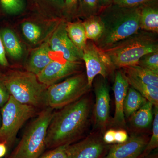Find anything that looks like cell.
Instances as JSON below:
<instances>
[{"mask_svg":"<svg viewBox=\"0 0 158 158\" xmlns=\"http://www.w3.org/2000/svg\"><path fill=\"white\" fill-rule=\"evenodd\" d=\"M90 102L81 98L54 112L46 136V147L55 148L71 144L85 131L89 120Z\"/></svg>","mask_w":158,"mask_h":158,"instance_id":"cell-1","label":"cell"},{"mask_svg":"<svg viewBox=\"0 0 158 158\" xmlns=\"http://www.w3.org/2000/svg\"><path fill=\"white\" fill-rule=\"evenodd\" d=\"M141 6L124 8L112 4L102 9L98 15L103 32L95 44L104 50L138 32Z\"/></svg>","mask_w":158,"mask_h":158,"instance_id":"cell-2","label":"cell"},{"mask_svg":"<svg viewBox=\"0 0 158 158\" xmlns=\"http://www.w3.org/2000/svg\"><path fill=\"white\" fill-rule=\"evenodd\" d=\"M158 34L138 31L131 36L102 50L115 68L138 65L141 57L158 52Z\"/></svg>","mask_w":158,"mask_h":158,"instance_id":"cell-3","label":"cell"},{"mask_svg":"<svg viewBox=\"0 0 158 158\" xmlns=\"http://www.w3.org/2000/svg\"><path fill=\"white\" fill-rule=\"evenodd\" d=\"M54 109L44 108L31 122L9 158H39L46 147V136Z\"/></svg>","mask_w":158,"mask_h":158,"instance_id":"cell-4","label":"cell"},{"mask_svg":"<svg viewBox=\"0 0 158 158\" xmlns=\"http://www.w3.org/2000/svg\"><path fill=\"white\" fill-rule=\"evenodd\" d=\"M3 83L12 98L23 104L34 107H46L48 87L39 81L36 75L29 72H14L7 76Z\"/></svg>","mask_w":158,"mask_h":158,"instance_id":"cell-5","label":"cell"},{"mask_svg":"<svg viewBox=\"0 0 158 158\" xmlns=\"http://www.w3.org/2000/svg\"><path fill=\"white\" fill-rule=\"evenodd\" d=\"M36 109L19 102L10 95L1 109L0 143H5L7 147L11 146L23 125L35 116Z\"/></svg>","mask_w":158,"mask_h":158,"instance_id":"cell-6","label":"cell"},{"mask_svg":"<svg viewBox=\"0 0 158 158\" xmlns=\"http://www.w3.org/2000/svg\"><path fill=\"white\" fill-rule=\"evenodd\" d=\"M90 88L86 74L81 73L48 87L46 93V107L59 109L81 98Z\"/></svg>","mask_w":158,"mask_h":158,"instance_id":"cell-7","label":"cell"},{"mask_svg":"<svg viewBox=\"0 0 158 158\" xmlns=\"http://www.w3.org/2000/svg\"><path fill=\"white\" fill-rule=\"evenodd\" d=\"M82 60L85 62L88 85L90 88L97 76L106 79L115 69L109 57L91 40L87 41L83 50Z\"/></svg>","mask_w":158,"mask_h":158,"instance_id":"cell-8","label":"cell"},{"mask_svg":"<svg viewBox=\"0 0 158 158\" xmlns=\"http://www.w3.org/2000/svg\"><path fill=\"white\" fill-rule=\"evenodd\" d=\"M51 50L61 54L65 61L79 62L82 60L83 52L74 45L66 30V23H61L54 32L50 40Z\"/></svg>","mask_w":158,"mask_h":158,"instance_id":"cell-9","label":"cell"},{"mask_svg":"<svg viewBox=\"0 0 158 158\" xmlns=\"http://www.w3.org/2000/svg\"><path fill=\"white\" fill-rule=\"evenodd\" d=\"M100 136L92 135L69 144L67 158H102L106 145Z\"/></svg>","mask_w":158,"mask_h":158,"instance_id":"cell-10","label":"cell"},{"mask_svg":"<svg viewBox=\"0 0 158 158\" xmlns=\"http://www.w3.org/2000/svg\"><path fill=\"white\" fill-rule=\"evenodd\" d=\"M80 62H71L53 60L37 76L39 81L49 87L57 81L79 71Z\"/></svg>","mask_w":158,"mask_h":158,"instance_id":"cell-11","label":"cell"},{"mask_svg":"<svg viewBox=\"0 0 158 158\" xmlns=\"http://www.w3.org/2000/svg\"><path fill=\"white\" fill-rule=\"evenodd\" d=\"M95 93L94 124L97 128L103 129L110 117V90L106 81L102 80L95 84Z\"/></svg>","mask_w":158,"mask_h":158,"instance_id":"cell-12","label":"cell"},{"mask_svg":"<svg viewBox=\"0 0 158 158\" xmlns=\"http://www.w3.org/2000/svg\"><path fill=\"white\" fill-rule=\"evenodd\" d=\"M148 142L144 137L133 135L124 143L111 146L102 158H138L143 152Z\"/></svg>","mask_w":158,"mask_h":158,"instance_id":"cell-13","label":"cell"},{"mask_svg":"<svg viewBox=\"0 0 158 158\" xmlns=\"http://www.w3.org/2000/svg\"><path fill=\"white\" fill-rule=\"evenodd\" d=\"M129 85L123 70H118L115 73V80L113 85L115 102V113L114 123L119 126H124L125 118L123 113V104Z\"/></svg>","mask_w":158,"mask_h":158,"instance_id":"cell-14","label":"cell"},{"mask_svg":"<svg viewBox=\"0 0 158 158\" xmlns=\"http://www.w3.org/2000/svg\"><path fill=\"white\" fill-rule=\"evenodd\" d=\"M139 27L143 31L158 33V9L156 2L141 6Z\"/></svg>","mask_w":158,"mask_h":158,"instance_id":"cell-15","label":"cell"},{"mask_svg":"<svg viewBox=\"0 0 158 158\" xmlns=\"http://www.w3.org/2000/svg\"><path fill=\"white\" fill-rule=\"evenodd\" d=\"M50 49L48 44L44 43L34 52L27 67L29 72L37 76L52 61Z\"/></svg>","mask_w":158,"mask_h":158,"instance_id":"cell-16","label":"cell"},{"mask_svg":"<svg viewBox=\"0 0 158 158\" xmlns=\"http://www.w3.org/2000/svg\"><path fill=\"white\" fill-rule=\"evenodd\" d=\"M124 74L129 85L152 103L155 107L158 108V87L148 85L135 77Z\"/></svg>","mask_w":158,"mask_h":158,"instance_id":"cell-17","label":"cell"},{"mask_svg":"<svg viewBox=\"0 0 158 158\" xmlns=\"http://www.w3.org/2000/svg\"><path fill=\"white\" fill-rule=\"evenodd\" d=\"M145 98L132 87H129L123 104L125 117L129 118L147 102Z\"/></svg>","mask_w":158,"mask_h":158,"instance_id":"cell-18","label":"cell"},{"mask_svg":"<svg viewBox=\"0 0 158 158\" xmlns=\"http://www.w3.org/2000/svg\"><path fill=\"white\" fill-rule=\"evenodd\" d=\"M66 30L69 37L74 45L83 52L88 41L83 23H66Z\"/></svg>","mask_w":158,"mask_h":158,"instance_id":"cell-19","label":"cell"},{"mask_svg":"<svg viewBox=\"0 0 158 158\" xmlns=\"http://www.w3.org/2000/svg\"><path fill=\"white\" fill-rule=\"evenodd\" d=\"M153 105L147 101L131 116L133 126L138 129H144L149 127L152 122V107Z\"/></svg>","mask_w":158,"mask_h":158,"instance_id":"cell-20","label":"cell"},{"mask_svg":"<svg viewBox=\"0 0 158 158\" xmlns=\"http://www.w3.org/2000/svg\"><path fill=\"white\" fill-rule=\"evenodd\" d=\"M125 73L135 77L148 85L158 87V73L139 65L123 68Z\"/></svg>","mask_w":158,"mask_h":158,"instance_id":"cell-21","label":"cell"},{"mask_svg":"<svg viewBox=\"0 0 158 158\" xmlns=\"http://www.w3.org/2000/svg\"><path fill=\"white\" fill-rule=\"evenodd\" d=\"M2 39L4 47L11 57L18 59L23 54V49L17 37L9 29L4 30L2 33Z\"/></svg>","mask_w":158,"mask_h":158,"instance_id":"cell-22","label":"cell"},{"mask_svg":"<svg viewBox=\"0 0 158 158\" xmlns=\"http://www.w3.org/2000/svg\"><path fill=\"white\" fill-rule=\"evenodd\" d=\"M87 39L95 42L101 37L104 27L98 15L87 19L83 22Z\"/></svg>","mask_w":158,"mask_h":158,"instance_id":"cell-23","label":"cell"},{"mask_svg":"<svg viewBox=\"0 0 158 158\" xmlns=\"http://www.w3.org/2000/svg\"><path fill=\"white\" fill-rule=\"evenodd\" d=\"M155 108L153 121L152 133L150 141L148 142L146 147L141 156L144 158L148 156L154 149L158 146V108Z\"/></svg>","mask_w":158,"mask_h":158,"instance_id":"cell-24","label":"cell"},{"mask_svg":"<svg viewBox=\"0 0 158 158\" xmlns=\"http://www.w3.org/2000/svg\"><path fill=\"white\" fill-rule=\"evenodd\" d=\"M81 13L87 19L98 15L101 11L99 0H79Z\"/></svg>","mask_w":158,"mask_h":158,"instance_id":"cell-25","label":"cell"},{"mask_svg":"<svg viewBox=\"0 0 158 158\" xmlns=\"http://www.w3.org/2000/svg\"><path fill=\"white\" fill-rule=\"evenodd\" d=\"M138 65L158 73V52L144 55L139 60Z\"/></svg>","mask_w":158,"mask_h":158,"instance_id":"cell-26","label":"cell"},{"mask_svg":"<svg viewBox=\"0 0 158 158\" xmlns=\"http://www.w3.org/2000/svg\"><path fill=\"white\" fill-rule=\"evenodd\" d=\"M22 30L25 37L31 42H37L41 35L40 28L33 23H24L22 26Z\"/></svg>","mask_w":158,"mask_h":158,"instance_id":"cell-27","label":"cell"},{"mask_svg":"<svg viewBox=\"0 0 158 158\" xmlns=\"http://www.w3.org/2000/svg\"><path fill=\"white\" fill-rule=\"evenodd\" d=\"M3 9L9 14H16L22 11L24 4L23 0H0Z\"/></svg>","mask_w":158,"mask_h":158,"instance_id":"cell-28","label":"cell"},{"mask_svg":"<svg viewBox=\"0 0 158 158\" xmlns=\"http://www.w3.org/2000/svg\"><path fill=\"white\" fill-rule=\"evenodd\" d=\"M69 144H64L55 148L39 158H67Z\"/></svg>","mask_w":158,"mask_h":158,"instance_id":"cell-29","label":"cell"},{"mask_svg":"<svg viewBox=\"0 0 158 158\" xmlns=\"http://www.w3.org/2000/svg\"><path fill=\"white\" fill-rule=\"evenodd\" d=\"M157 0H113L112 4L124 8H134L156 2Z\"/></svg>","mask_w":158,"mask_h":158,"instance_id":"cell-30","label":"cell"},{"mask_svg":"<svg viewBox=\"0 0 158 158\" xmlns=\"http://www.w3.org/2000/svg\"><path fill=\"white\" fill-rule=\"evenodd\" d=\"M129 136L125 131L123 130H119L116 131L115 134V143L121 144L124 143L127 141Z\"/></svg>","mask_w":158,"mask_h":158,"instance_id":"cell-31","label":"cell"},{"mask_svg":"<svg viewBox=\"0 0 158 158\" xmlns=\"http://www.w3.org/2000/svg\"><path fill=\"white\" fill-rule=\"evenodd\" d=\"M10 94L5 85H0V110L8 101Z\"/></svg>","mask_w":158,"mask_h":158,"instance_id":"cell-32","label":"cell"},{"mask_svg":"<svg viewBox=\"0 0 158 158\" xmlns=\"http://www.w3.org/2000/svg\"><path fill=\"white\" fill-rule=\"evenodd\" d=\"M116 131L115 130L110 129L105 133L102 139L106 144H111L115 143Z\"/></svg>","mask_w":158,"mask_h":158,"instance_id":"cell-33","label":"cell"},{"mask_svg":"<svg viewBox=\"0 0 158 158\" xmlns=\"http://www.w3.org/2000/svg\"><path fill=\"white\" fill-rule=\"evenodd\" d=\"M0 65L5 66L8 65V62L6 57V52H5V47L1 37H0Z\"/></svg>","mask_w":158,"mask_h":158,"instance_id":"cell-34","label":"cell"},{"mask_svg":"<svg viewBox=\"0 0 158 158\" xmlns=\"http://www.w3.org/2000/svg\"><path fill=\"white\" fill-rule=\"evenodd\" d=\"M78 2L79 0H65V8L68 11H72L76 9Z\"/></svg>","mask_w":158,"mask_h":158,"instance_id":"cell-35","label":"cell"},{"mask_svg":"<svg viewBox=\"0 0 158 158\" xmlns=\"http://www.w3.org/2000/svg\"><path fill=\"white\" fill-rule=\"evenodd\" d=\"M113 0H99L100 6L101 10L113 3Z\"/></svg>","mask_w":158,"mask_h":158,"instance_id":"cell-36","label":"cell"},{"mask_svg":"<svg viewBox=\"0 0 158 158\" xmlns=\"http://www.w3.org/2000/svg\"><path fill=\"white\" fill-rule=\"evenodd\" d=\"M7 151V147L4 143H0V158L5 156Z\"/></svg>","mask_w":158,"mask_h":158,"instance_id":"cell-37","label":"cell"},{"mask_svg":"<svg viewBox=\"0 0 158 158\" xmlns=\"http://www.w3.org/2000/svg\"><path fill=\"white\" fill-rule=\"evenodd\" d=\"M144 158H158L157 154H156L151 155H149L146 156Z\"/></svg>","mask_w":158,"mask_h":158,"instance_id":"cell-38","label":"cell"},{"mask_svg":"<svg viewBox=\"0 0 158 158\" xmlns=\"http://www.w3.org/2000/svg\"><path fill=\"white\" fill-rule=\"evenodd\" d=\"M1 117L0 116V125H1Z\"/></svg>","mask_w":158,"mask_h":158,"instance_id":"cell-39","label":"cell"}]
</instances>
